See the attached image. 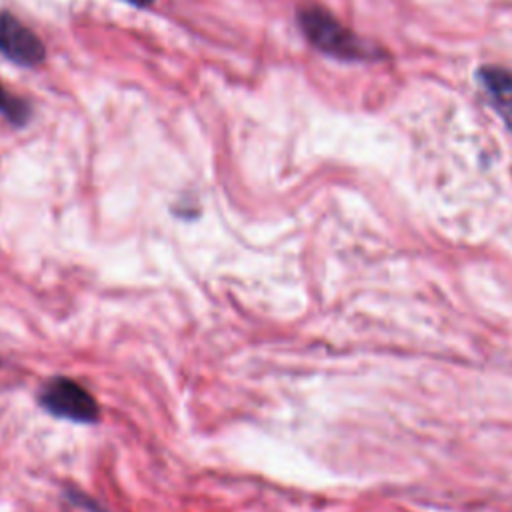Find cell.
I'll use <instances>...</instances> for the list:
<instances>
[{
  "label": "cell",
  "mask_w": 512,
  "mask_h": 512,
  "mask_svg": "<svg viewBox=\"0 0 512 512\" xmlns=\"http://www.w3.org/2000/svg\"><path fill=\"white\" fill-rule=\"evenodd\" d=\"M124 2H128V4H134V6H140V8H144V6H150L154 0H124Z\"/></svg>",
  "instance_id": "8992f818"
},
{
  "label": "cell",
  "mask_w": 512,
  "mask_h": 512,
  "mask_svg": "<svg viewBox=\"0 0 512 512\" xmlns=\"http://www.w3.org/2000/svg\"><path fill=\"white\" fill-rule=\"evenodd\" d=\"M0 114L8 118L14 126H24L32 116V108L26 100L0 86Z\"/></svg>",
  "instance_id": "5b68a950"
},
{
  "label": "cell",
  "mask_w": 512,
  "mask_h": 512,
  "mask_svg": "<svg viewBox=\"0 0 512 512\" xmlns=\"http://www.w3.org/2000/svg\"><path fill=\"white\" fill-rule=\"evenodd\" d=\"M298 24L310 44L324 54L340 60H366L372 56L370 46L322 6H302L298 10Z\"/></svg>",
  "instance_id": "6da1fadb"
},
{
  "label": "cell",
  "mask_w": 512,
  "mask_h": 512,
  "mask_svg": "<svg viewBox=\"0 0 512 512\" xmlns=\"http://www.w3.org/2000/svg\"><path fill=\"white\" fill-rule=\"evenodd\" d=\"M480 82L496 112L512 126V70L500 66H484Z\"/></svg>",
  "instance_id": "277c9868"
},
{
  "label": "cell",
  "mask_w": 512,
  "mask_h": 512,
  "mask_svg": "<svg viewBox=\"0 0 512 512\" xmlns=\"http://www.w3.org/2000/svg\"><path fill=\"white\" fill-rule=\"evenodd\" d=\"M0 54L18 66H38L46 58V48L32 28L0 10Z\"/></svg>",
  "instance_id": "3957f363"
},
{
  "label": "cell",
  "mask_w": 512,
  "mask_h": 512,
  "mask_svg": "<svg viewBox=\"0 0 512 512\" xmlns=\"http://www.w3.org/2000/svg\"><path fill=\"white\" fill-rule=\"evenodd\" d=\"M40 406L62 420L94 424L100 420V406L96 398L76 380L68 376L50 378L38 392Z\"/></svg>",
  "instance_id": "7a4b0ae2"
}]
</instances>
